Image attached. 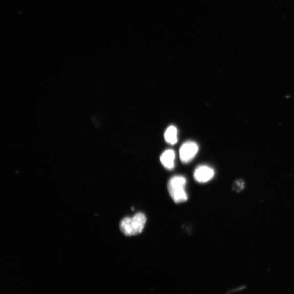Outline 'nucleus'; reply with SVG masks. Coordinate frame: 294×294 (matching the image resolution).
<instances>
[{
	"mask_svg": "<svg viewBox=\"0 0 294 294\" xmlns=\"http://www.w3.org/2000/svg\"><path fill=\"white\" fill-rule=\"evenodd\" d=\"M147 218L144 213H138L133 217L123 218L120 223L121 232L127 236H132L142 233L145 228Z\"/></svg>",
	"mask_w": 294,
	"mask_h": 294,
	"instance_id": "f257e3e1",
	"label": "nucleus"
},
{
	"mask_svg": "<svg viewBox=\"0 0 294 294\" xmlns=\"http://www.w3.org/2000/svg\"><path fill=\"white\" fill-rule=\"evenodd\" d=\"M187 179L181 175H175L170 179L167 184L169 194L176 203L187 201L188 196L186 191Z\"/></svg>",
	"mask_w": 294,
	"mask_h": 294,
	"instance_id": "f03ea898",
	"label": "nucleus"
},
{
	"mask_svg": "<svg viewBox=\"0 0 294 294\" xmlns=\"http://www.w3.org/2000/svg\"><path fill=\"white\" fill-rule=\"evenodd\" d=\"M198 146L196 143L188 141L184 143L180 147L179 155L181 161L184 164L191 162L198 153Z\"/></svg>",
	"mask_w": 294,
	"mask_h": 294,
	"instance_id": "7ed1b4c3",
	"label": "nucleus"
},
{
	"mask_svg": "<svg viewBox=\"0 0 294 294\" xmlns=\"http://www.w3.org/2000/svg\"><path fill=\"white\" fill-rule=\"evenodd\" d=\"M214 170L207 166H199L194 172V176L195 180L199 183H207L214 177Z\"/></svg>",
	"mask_w": 294,
	"mask_h": 294,
	"instance_id": "20e7f679",
	"label": "nucleus"
},
{
	"mask_svg": "<svg viewBox=\"0 0 294 294\" xmlns=\"http://www.w3.org/2000/svg\"><path fill=\"white\" fill-rule=\"evenodd\" d=\"M175 152L173 150L167 149L161 156V161L166 169L172 170L174 168Z\"/></svg>",
	"mask_w": 294,
	"mask_h": 294,
	"instance_id": "39448f33",
	"label": "nucleus"
},
{
	"mask_svg": "<svg viewBox=\"0 0 294 294\" xmlns=\"http://www.w3.org/2000/svg\"><path fill=\"white\" fill-rule=\"evenodd\" d=\"M164 137L168 144L175 145L178 141L177 129L174 126H170L165 131Z\"/></svg>",
	"mask_w": 294,
	"mask_h": 294,
	"instance_id": "423d86ee",
	"label": "nucleus"
},
{
	"mask_svg": "<svg viewBox=\"0 0 294 294\" xmlns=\"http://www.w3.org/2000/svg\"><path fill=\"white\" fill-rule=\"evenodd\" d=\"M245 187V183L242 180H238L235 182L233 189L235 191L237 192L242 191Z\"/></svg>",
	"mask_w": 294,
	"mask_h": 294,
	"instance_id": "0eeeda50",
	"label": "nucleus"
}]
</instances>
